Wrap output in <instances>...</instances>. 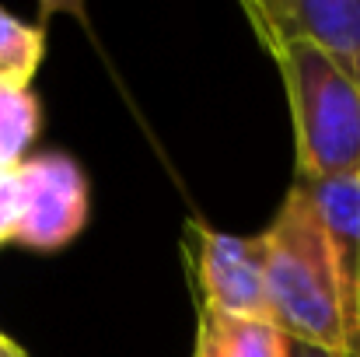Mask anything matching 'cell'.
<instances>
[{"mask_svg":"<svg viewBox=\"0 0 360 357\" xmlns=\"http://www.w3.org/2000/svg\"><path fill=\"white\" fill-rule=\"evenodd\" d=\"M262 242L273 326L287 340L357 357V333L340 266L301 182L287 189Z\"/></svg>","mask_w":360,"mask_h":357,"instance_id":"cell-1","label":"cell"},{"mask_svg":"<svg viewBox=\"0 0 360 357\" xmlns=\"http://www.w3.org/2000/svg\"><path fill=\"white\" fill-rule=\"evenodd\" d=\"M4 172H7V168H4V165H0V175H4Z\"/></svg>","mask_w":360,"mask_h":357,"instance_id":"cell-13","label":"cell"},{"mask_svg":"<svg viewBox=\"0 0 360 357\" xmlns=\"http://www.w3.org/2000/svg\"><path fill=\"white\" fill-rule=\"evenodd\" d=\"M193 357H287V337L273 322L200 308Z\"/></svg>","mask_w":360,"mask_h":357,"instance_id":"cell-7","label":"cell"},{"mask_svg":"<svg viewBox=\"0 0 360 357\" xmlns=\"http://www.w3.org/2000/svg\"><path fill=\"white\" fill-rule=\"evenodd\" d=\"M259 42H308L360 88V0H245Z\"/></svg>","mask_w":360,"mask_h":357,"instance_id":"cell-5","label":"cell"},{"mask_svg":"<svg viewBox=\"0 0 360 357\" xmlns=\"http://www.w3.org/2000/svg\"><path fill=\"white\" fill-rule=\"evenodd\" d=\"M88 207V179L74 158H25L0 175V245L56 252L84 232Z\"/></svg>","mask_w":360,"mask_h":357,"instance_id":"cell-3","label":"cell"},{"mask_svg":"<svg viewBox=\"0 0 360 357\" xmlns=\"http://www.w3.org/2000/svg\"><path fill=\"white\" fill-rule=\"evenodd\" d=\"M294 123L297 182L360 175V88L308 42L269 46Z\"/></svg>","mask_w":360,"mask_h":357,"instance_id":"cell-2","label":"cell"},{"mask_svg":"<svg viewBox=\"0 0 360 357\" xmlns=\"http://www.w3.org/2000/svg\"><path fill=\"white\" fill-rule=\"evenodd\" d=\"M39 126H42V113L28 81L0 74V165L4 168L25 161L32 140L39 137Z\"/></svg>","mask_w":360,"mask_h":357,"instance_id":"cell-8","label":"cell"},{"mask_svg":"<svg viewBox=\"0 0 360 357\" xmlns=\"http://www.w3.org/2000/svg\"><path fill=\"white\" fill-rule=\"evenodd\" d=\"M357 357H360V298H357Z\"/></svg>","mask_w":360,"mask_h":357,"instance_id":"cell-12","label":"cell"},{"mask_svg":"<svg viewBox=\"0 0 360 357\" xmlns=\"http://www.w3.org/2000/svg\"><path fill=\"white\" fill-rule=\"evenodd\" d=\"M287 357H343V354H333V351H322V347H311V344L287 340Z\"/></svg>","mask_w":360,"mask_h":357,"instance_id":"cell-10","label":"cell"},{"mask_svg":"<svg viewBox=\"0 0 360 357\" xmlns=\"http://www.w3.org/2000/svg\"><path fill=\"white\" fill-rule=\"evenodd\" d=\"M319 225L333 245L343 294L354 315V333H357V298H360V175L347 179H322V182H301Z\"/></svg>","mask_w":360,"mask_h":357,"instance_id":"cell-6","label":"cell"},{"mask_svg":"<svg viewBox=\"0 0 360 357\" xmlns=\"http://www.w3.org/2000/svg\"><path fill=\"white\" fill-rule=\"evenodd\" d=\"M0 357H28V351L21 344H14L7 333H0Z\"/></svg>","mask_w":360,"mask_h":357,"instance_id":"cell-11","label":"cell"},{"mask_svg":"<svg viewBox=\"0 0 360 357\" xmlns=\"http://www.w3.org/2000/svg\"><path fill=\"white\" fill-rule=\"evenodd\" d=\"M42 56H46V32L0 7V74L32 84Z\"/></svg>","mask_w":360,"mask_h":357,"instance_id":"cell-9","label":"cell"},{"mask_svg":"<svg viewBox=\"0 0 360 357\" xmlns=\"http://www.w3.org/2000/svg\"><path fill=\"white\" fill-rule=\"evenodd\" d=\"M186 266L193 273L200 308L273 322L266 294V242L262 235H228L203 221L186 225Z\"/></svg>","mask_w":360,"mask_h":357,"instance_id":"cell-4","label":"cell"}]
</instances>
